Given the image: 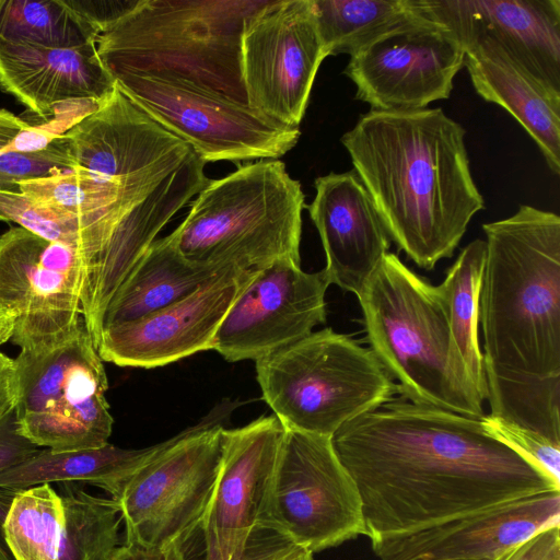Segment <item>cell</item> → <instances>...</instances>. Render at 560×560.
<instances>
[{
	"instance_id": "obj_1",
	"label": "cell",
	"mask_w": 560,
	"mask_h": 560,
	"mask_svg": "<svg viewBox=\"0 0 560 560\" xmlns=\"http://www.w3.org/2000/svg\"><path fill=\"white\" fill-rule=\"evenodd\" d=\"M331 444L358 488L371 541L560 490L481 418L404 397L347 422Z\"/></svg>"
},
{
	"instance_id": "obj_2",
	"label": "cell",
	"mask_w": 560,
	"mask_h": 560,
	"mask_svg": "<svg viewBox=\"0 0 560 560\" xmlns=\"http://www.w3.org/2000/svg\"><path fill=\"white\" fill-rule=\"evenodd\" d=\"M465 133L442 108L370 109L340 139L390 241L422 269L451 258L485 209Z\"/></svg>"
},
{
	"instance_id": "obj_3",
	"label": "cell",
	"mask_w": 560,
	"mask_h": 560,
	"mask_svg": "<svg viewBox=\"0 0 560 560\" xmlns=\"http://www.w3.org/2000/svg\"><path fill=\"white\" fill-rule=\"evenodd\" d=\"M478 323L483 364L533 376L560 375V218L521 205L485 223Z\"/></svg>"
},
{
	"instance_id": "obj_4",
	"label": "cell",
	"mask_w": 560,
	"mask_h": 560,
	"mask_svg": "<svg viewBox=\"0 0 560 560\" xmlns=\"http://www.w3.org/2000/svg\"><path fill=\"white\" fill-rule=\"evenodd\" d=\"M270 0H137L106 24L98 57L115 79L178 81L248 106L242 73L247 23Z\"/></svg>"
},
{
	"instance_id": "obj_5",
	"label": "cell",
	"mask_w": 560,
	"mask_h": 560,
	"mask_svg": "<svg viewBox=\"0 0 560 560\" xmlns=\"http://www.w3.org/2000/svg\"><path fill=\"white\" fill-rule=\"evenodd\" d=\"M366 341L401 397L482 418L483 396L452 335L435 285L387 253L357 294Z\"/></svg>"
},
{
	"instance_id": "obj_6",
	"label": "cell",
	"mask_w": 560,
	"mask_h": 560,
	"mask_svg": "<svg viewBox=\"0 0 560 560\" xmlns=\"http://www.w3.org/2000/svg\"><path fill=\"white\" fill-rule=\"evenodd\" d=\"M305 196L280 160L238 165L210 179L183 222L167 235L189 261L257 271L277 261L301 264Z\"/></svg>"
},
{
	"instance_id": "obj_7",
	"label": "cell",
	"mask_w": 560,
	"mask_h": 560,
	"mask_svg": "<svg viewBox=\"0 0 560 560\" xmlns=\"http://www.w3.org/2000/svg\"><path fill=\"white\" fill-rule=\"evenodd\" d=\"M255 362L262 399L288 430L331 438L398 393L370 348L331 328Z\"/></svg>"
},
{
	"instance_id": "obj_8",
	"label": "cell",
	"mask_w": 560,
	"mask_h": 560,
	"mask_svg": "<svg viewBox=\"0 0 560 560\" xmlns=\"http://www.w3.org/2000/svg\"><path fill=\"white\" fill-rule=\"evenodd\" d=\"M14 361L15 415L24 436L56 452L108 443V381L84 320L63 336L21 349Z\"/></svg>"
},
{
	"instance_id": "obj_9",
	"label": "cell",
	"mask_w": 560,
	"mask_h": 560,
	"mask_svg": "<svg viewBox=\"0 0 560 560\" xmlns=\"http://www.w3.org/2000/svg\"><path fill=\"white\" fill-rule=\"evenodd\" d=\"M225 407L166 440L128 480L116 500L125 542L184 545L199 528L220 472Z\"/></svg>"
},
{
	"instance_id": "obj_10",
	"label": "cell",
	"mask_w": 560,
	"mask_h": 560,
	"mask_svg": "<svg viewBox=\"0 0 560 560\" xmlns=\"http://www.w3.org/2000/svg\"><path fill=\"white\" fill-rule=\"evenodd\" d=\"M284 428L260 417L222 431V460L199 528L203 560H271L291 546L268 517L271 480Z\"/></svg>"
},
{
	"instance_id": "obj_11",
	"label": "cell",
	"mask_w": 560,
	"mask_h": 560,
	"mask_svg": "<svg viewBox=\"0 0 560 560\" xmlns=\"http://www.w3.org/2000/svg\"><path fill=\"white\" fill-rule=\"evenodd\" d=\"M268 517L276 532L313 553L365 535L361 497L331 438L284 429Z\"/></svg>"
},
{
	"instance_id": "obj_12",
	"label": "cell",
	"mask_w": 560,
	"mask_h": 560,
	"mask_svg": "<svg viewBox=\"0 0 560 560\" xmlns=\"http://www.w3.org/2000/svg\"><path fill=\"white\" fill-rule=\"evenodd\" d=\"M115 81L129 100L206 163L278 160L301 136L299 127L190 84L129 73Z\"/></svg>"
},
{
	"instance_id": "obj_13",
	"label": "cell",
	"mask_w": 560,
	"mask_h": 560,
	"mask_svg": "<svg viewBox=\"0 0 560 560\" xmlns=\"http://www.w3.org/2000/svg\"><path fill=\"white\" fill-rule=\"evenodd\" d=\"M416 14L350 56L343 73L371 109L416 110L450 97L465 47L446 26Z\"/></svg>"
},
{
	"instance_id": "obj_14",
	"label": "cell",
	"mask_w": 560,
	"mask_h": 560,
	"mask_svg": "<svg viewBox=\"0 0 560 560\" xmlns=\"http://www.w3.org/2000/svg\"><path fill=\"white\" fill-rule=\"evenodd\" d=\"M326 57L313 0H270L247 23L242 38L248 106L299 127Z\"/></svg>"
},
{
	"instance_id": "obj_15",
	"label": "cell",
	"mask_w": 560,
	"mask_h": 560,
	"mask_svg": "<svg viewBox=\"0 0 560 560\" xmlns=\"http://www.w3.org/2000/svg\"><path fill=\"white\" fill-rule=\"evenodd\" d=\"M83 260L68 245L20 226L0 236V306L16 316L11 340L21 349L77 328L81 315Z\"/></svg>"
},
{
	"instance_id": "obj_16",
	"label": "cell",
	"mask_w": 560,
	"mask_h": 560,
	"mask_svg": "<svg viewBox=\"0 0 560 560\" xmlns=\"http://www.w3.org/2000/svg\"><path fill=\"white\" fill-rule=\"evenodd\" d=\"M324 270L282 260L250 272L223 317L212 350L229 362L259 360L326 322Z\"/></svg>"
},
{
	"instance_id": "obj_17",
	"label": "cell",
	"mask_w": 560,
	"mask_h": 560,
	"mask_svg": "<svg viewBox=\"0 0 560 560\" xmlns=\"http://www.w3.org/2000/svg\"><path fill=\"white\" fill-rule=\"evenodd\" d=\"M250 272L224 268L185 299L104 329L96 343L101 359L118 366L152 369L212 350L217 330Z\"/></svg>"
},
{
	"instance_id": "obj_18",
	"label": "cell",
	"mask_w": 560,
	"mask_h": 560,
	"mask_svg": "<svg viewBox=\"0 0 560 560\" xmlns=\"http://www.w3.org/2000/svg\"><path fill=\"white\" fill-rule=\"evenodd\" d=\"M560 525V490L504 502L418 532L372 540L380 560H492Z\"/></svg>"
},
{
	"instance_id": "obj_19",
	"label": "cell",
	"mask_w": 560,
	"mask_h": 560,
	"mask_svg": "<svg viewBox=\"0 0 560 560\" xmlns=\"http://www.w3.org/2000/svg\"><path fill=\"white\" fill-rule=\"evenodd\" d=\"M464 47L500 44L537 79L560 92V0H415Z\"/></svg>"
},
{
	"instance_id": "obj_20",
	"label": "cell",
	"mask_w": 560,
	"mask_h": 560,
	"mask_svg": "<svg viewBox=\"0 0 560 560\" xmlns=\"http://www.w3.org/2000/svg\"><path fill=\"white\" fill-rule=\"evenodd\" d=\"M306 206L326 256L330 284L358 294L390 246L389 235L354 170L314 180Z\"/></svg>"
},
{
	"instance_id": "obj_21",
	"label": "cell",
	"mask_w": 560,
	"mask_h": 560,
	"mask_svg": "<svg viewBox=\"0 0 560 560\" xmlns=\"http://www.w3.org/2000/svg\"><path fill=\"white\" fill-rule=\"evenodd\" d=\"M115 86L96 44L52 48L0 40V90L39 118L70 102L104 101Z\"/></svg>"
},
{
	"instance_id": "obj_22",
	"label": "cell",
	"mask_w": 560,
	"mask_h": 560,
	"mask_svg": "<svg viewBox=\"0 0 560 560\" xmlns=\"http://www.w3.org/2000/svg\"><path fill=\"white\" fill-rule=\"evenodd\" d=\"M464 67L478 95L511 114L559 175L560 92L537 79L491 38L465 46Z\"/></svg>"
},
{
	"instance_id": "obj_23",
	"label": "cell",
	"mask_w": 560,
	"mask_h": 560,
	"mask_svg": "<svg viewBox=\"0 0 560 560\" xmlns=\"http://www.w3.org/2000/svg\"><path fill=\"white\" fill-rule=\"evenodd\" d=\"M224 268L187 260L168 236L155 240L108 301L100 335L185 299Z\"/></svg>"
},
{
	"instance_id": "obj_24",
	"label": "cell",
	"mask_w": 560,
	"mask_h": 560,
	"mask_svg": "<svg viewBox=\"0 0 560 560\" xmlns=\"http://www.w3.org/2000/svg\"><path fill=\"white\" fill-rule=\"evenodd\" d=\"M101 104L86 100L70 114H59L61 105L51 121L36 126L0 108V192L19 194L22 182L75 168L65 132Z\"/></svg>"
},
{
	"instance_id": "obj_25",
	"label": "cell",
	"mask_w": 560,
	"mask_h": 560,
	"mask_svg": "<svg viewBox=\"0 0 560 560\" xmlns=\"http://www.w3.org/2000/svg\"><path fill=\"white\" fill-rule=\"evenodd\" d=\"M165 443L166 440L143 448H121L109 443L96 448L63 452L40 448L25 462L0 472V487L90 483L117 500L132 475Z\"/></svg>"
},
{
	"instance_id": "obj_26",
	"label": "cell",
	"mask_w": 560,
	"mask_h": 560,
	"mask_svg": "<svg viewBox=\"0 0 560 560\" xmlns=\"http://www.w3.org/2000/svg\"><path fill=\"white\" fill-rule=\"evenodd\" d=\"M63 524L51 485L0 487V560H57Z\"/></svg>"
},
{
	"instance_id": "obj_27",
	"label": "cell",
	"mask_w": 560,
	"mask_h": 560,
	"mask_svg": "<svg viewBox=\"0 0 560 560\" xmlns=\"http://www.w3.org/2000/svg\"><path fill=\"white\" fill-rule=\"evenodd\" d=\"M483 369L489 416L560 444V375H525L486 364Z\"/></svg>"
},
{
	"instance_id": "obj_28",
	"label": "cell",
	"mask_w": 560,
	"mask_h": 560,
	"mask_svg": "<svg viewBox=\"0 0 560 560\" xmlns=\"http://www.w3.org/2000/svg\"><path fill=\"white\" fill-rule=\"evenodd\" d=\"M485 259L486 242L479 238L470 242L436 289L445 303L459 353L486 399L483 355L478 340V307Z\"/></svg>"
},
{
	"instance_id": "obj_29",
	"label": "cell",
	"mask_w": 560,
	"mask_h": 560,
	"mask_svg": "<svg viewBox=\"0 0 560 560\" xmlns=\"http://www.w3.org/2000/svg\"><path fill=\"white\" fill-rule=\"evenodd\" d=\"M328 56H351L416 14L412 0H313Z\"/></svg>"
},
{
	"instance_id": "obj_30",
	"label": "cell",
	"mask_w": 560,
	"mask_h": 560,
	"mask_svg": "<svg viewBox=\"0 0 560 560\" xmlns=\"http://www.w3.org/2000/svg\"><path fill=\"white\" fill-rule=\"evenodd\" d=\"M100 33L67 0H0V40L75 48L96 44Z\"/></svg>"
},
{
	"instance_id": "obj_31",
	"label": "cell",
	"mask_w": 560,
	"mask_h": 560,
	"mask_svg": "<svg viewBox=\"0 0 560 560\" xmlns=\"http://www.w3.org/2000/svg\"><path fill=\"white\" fill-rule=\"evenodd\" d=\"M57 486L65 512L57 560H109L119 546L118 502L93 495L78 482Z\"/></svg>"
},
{
	"instance_id": "obj_32",
	"label": "cell",
	"mask_w": 560,
	"mask_h": 560,
	"mask_svg": "<svg viewBox=\"0 0 560 560\" xmlns=\"http://www.w3.org/2000/svg\"><path fill=\"white\" fill-rule=\"evenodd\" d=\"M0 221L16 223L46 241L75 248L83 260L82 282L101 252L96 232L83 219L36 203L23 192H0Z\"/></svg>"
},
{
	"instance_id": "obj_33",
	"label": "cell",
	"mask_w": 560,
	"mask_h": 560,
	"mask_svg": "<svg viewBox=\"0 0 560 560\" xmlns=\"http://www.w3.org/2000/svg\"><path fill=\"white\" fill-rule=\"evenodd\" d=\"M481 419L490 432L530 460L560 487V444L489 415Z\"/></svg>"
},
{
	"instance_id": "obj_34",
	"label": "cell",
	"mask_w": 560,
	"mask_h": 560,
	"mask_svg": "<svg viewBox=\"0 0 560 560\" xmlns=\"http://www.w3.org/2000/svg\"><path fill=\"white\" fill-rule=\"evenodd\" d=\"M492 560H560V525L536 533Z\"/></svg>"
},
{
	"instance_id": "obj_35",
	"label": "cell",
	"mask_w": 560,
	"mask_h": 560,
	"mask_svg": "<svg viewBox=\"0 0 560 560\" xmlns=\"http://www.w3.org/2000/svg\"><path fill=\"white\" fill-rule=\"evenodd\" d=\"M39 450L21 432L15 410L0 421V472L25 462Z\"/></svg>"
},
{
	"instance_id": "obj_36",
	"label": "cell",
	"mask_w": 560,
	"mask_h": 560,
	"mask_svg": "<svg viewBox=\"0 0 560 560\" xmlns=\"http://www.w3.org/2000/svg\"><path fill=\"white\" fill-rule=\"evenodd\" d=\"M109 560H185L183 545L143 546L125 542L116 547Z\"/></svg>"
},
{
	"instance_id": "obj_37",
	"label": "cell",
	"mask_w": 560,
	"mask_h": 560,
	"mask_svg": "<svg viewBox=\"0 0 560 560\" xmlns=\"http://www.w3.org/2000/svg\"><path fill=\"white\" fill-rule=\"evenodd\" d=\"M16 389L15 361L0 352V421L15 410Z\"/></svg>"
},
{
	"instance_id": "obj_38",
	"label": "cell",
	"mask_w": 560,
	"mask_h": 560,
	"mask_svg": "<svg viewBox=\"0 0 560 560\" xmlns=\"http://www.w3.org/2000/svg\"><path fill=\"white\" fill-rule=\"evenodd\" d=\"M16 325V316L0 306V346L12 338Z\"/></svg>"
},
{
	"instance_id": "obj_39",
	"label": "cell",
	"mask_w": 560,
	"mask_h": 560,
	"mask_svg": "<svg viewBox=\"0 0 560 560\" xmlns=\"http://www.w3.org/2000/svg\"><path fill=\"white\" fill-rule=\"evenodd\" d=\"M271 560H313V552L302 546L292 544Z\"/></svg>"
}]
</instances>
